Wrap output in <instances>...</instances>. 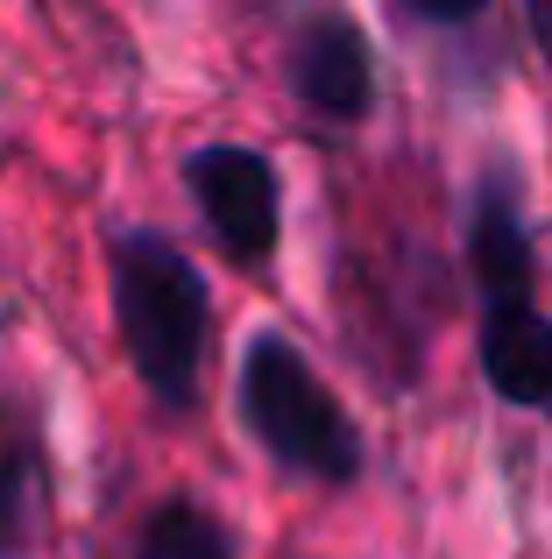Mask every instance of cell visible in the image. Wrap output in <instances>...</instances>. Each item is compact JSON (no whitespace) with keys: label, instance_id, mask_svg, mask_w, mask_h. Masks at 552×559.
Listing matches in <instances>:
<instances>
[{"label":"cell","instance_id":"cell-1","mask_svg":"<svg viewBox=\"0 0 552 559\" xmlns=\"http://www.w3.org/2000/svg\"><path fill=\"white\" fill-rule=\"evenodd\" d=\"M113 319H121V347L135 376L149 382V396L192 404L213 305L184 248L156 241V234H121L113 241Z\"/></svg>","mask_w":552,"mask_h":559},{"label":"cell","instance_id":"cell-2","mask_svg":"<svg viewBox=\"0 0 552 559\" xmlns=\"http://www.w3.org/2000/svg\"><path fill=\"white\" fill-rule=\"evenodd\" d=\"M241 411H249L255 439L276 453L284 467L319 481H355L361 467V432L347 425V411L333 404V390L312 376V361L284 341L263 333L241 361Z\"/></svg>","mask_w":552,"mask_h":559},{"label":"cell","instance_id":"cell-3","mask_svg":"<svg viewBox=\"0 0 552 559\" xmlns=\"http://www.w3.org/2000/svg\"><path fill=\"white\" fill-rule=\"evenodd\" d=\"M184 185H192L213 241L235 262H263L276 248V170H269V156L241 150V142H213V150H199L184 164Z\"/></svg>","mask_w":552,"mask_h":559},{"label":"cell","instance_id":"cell-4","mask_svg":"<svg viewBox=\"0 0 552 559\" xmlns=\"http://www.w3.org/2000/svg\"><path fill=\"white\" fill-rule=\"evenodd\" d=\"M290 85L312 114L326 121H361L375 99V64H369V43H361L355 22H312L298 43H290Z\"/></svg>","mask_w":552,"mask_h":559},{"label":"cell","instance_id":"cell-5","mask_svg":"<svg viewBox=\"0 0 552 559\" xmlns=\"http://www.w3.org/2000/svg\"><path fill=\"white\" fill-rule=\"evenodd\" d=\"M482 376L496 382V396H511L517 411L552 418V319L539 305H489L482 319Z\"/></svg>","mask_w":552,"mask_h":559},{"label":"cell","instance_id":"cell-6","mask_svg":"<svg viewBox=\"0 0 552 559\" xmlns=\"http://www.w3.org/2000/svg\"><path fill=\"white\" fill-rule=\"evenodd\" d=\"M475 276H482L489 305H525L531 298V241H525V219H517L503 185H489L482 205H475Z\"/></svg>","mask_w":552,"mask_h":559},{"label":"cell","instance_id":"cell-7","mask_svg":"<svg viewBox=\"0 0 552 559\" xmlns=\"http://www.w3.org/2000/svg\"><path fill=\"white\" fill-rule=\"evenodd\" d=\"M135 559H235L227 532L199 503H164L135 538Z\"/></svg>","mask_w":552,"mask_h":559},{"label":"cell","instance_id":"cell-8","mask_svg":"<svg viewBox=\"0 0 552 559\" xmlns=\"http://www.w3.org/2000/svg\"><path fill=\"white\" fill-rule=\"evenodd\" d=\"M22 489H28V453L14 439H0V552L22 532Z\"/></svg>","mask_w":552,"mask_h":559},{"label":"cell","instance_id":"cell-9","mask_svg":"<svg viewBox=\"0 0 552 559\" xmlns=\"http://www.w3.org/2000/svg\"><path fill=\"white\" fill-rule=\"evenodd\" d=\"M418 14H425V22H468V14H482L489 0H411Z\"/></svg>","mask_w":552,"mask_h":559}]
</instances>
